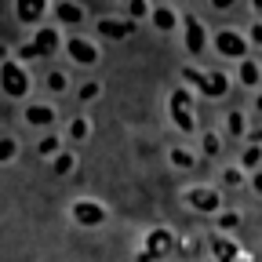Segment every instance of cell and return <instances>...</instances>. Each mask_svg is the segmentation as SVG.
Instances as JSON below:
<instances>
[{"label": "cell", "instance_id": "cell-31", "mask_svg": "<svg viewBox=\"0 0 262 262\" xmlns=\"http://www.w3.org/2000/svg\"><path fill=\"white\" fill-rule=\"evenodd\" d=\"M248 182H251V189H255V193H262V168H258V171H251V175H248Z\"/></svg>", "mask_w": 262, "mask_h": 262}, {"label": "cell", "instance_id": "cell-24", "mask_svg": "<svg viewBox=\"0 0 262 262\" xmlns=\"http://www.w3.org/2000/svg\"><path fill=\"white\" fill-rule=\"evenodd\" d=\"M98 95H102V80H84V84L77 88V98H80V102H95Z\"/></svg>", "mask_w": 262, "mask_h": 262}, {"label": "cell", "instance_id": "cell-16", "mask_svg": "<svg viewBox=\"0 0 262 262\" xmlns=\"http://www.w3.org/2000/svg\"><path fill=\"white\" fill-rule=\"evenodd\" d=\"M88 135H91V120H88V117H73L70 127H66V139H70L73 146H80Z\"/></svg>", "mask_w": 262, "mask_h": 262}, {"label": "cell", "instance_id": "cell-38", "mask_svg": "<svg viewBox=\"0 0 262 262\" xmlns=\"http://www.w3.org/2000/svg\"><path fill=\"white\" fill-rule=\"evenodd\" d=\"M110 4H124V0H110Z\"/></svg>", "mask_w": 262, "mask_h": 262}, {"label": "cell", "instance_id": "cell-35", "mask_svg": "<svg viewBox=\"0 0 262 262\" xmlns=\"http://www.w3.org/2000/svg\"><path fill=\"white\" fill-rule=\"evenodd\" d=\"M251 11H255V18H262V0H251Z\"/></svg>", "mask_w": 262, "mask_h": 262}, {"label": "cell", "instance_id": "cell-11", "mask_svg": "<svg viewBox=\"0 0 262 262\" xmlns=\"http://www.w3.org/2000/svg\"><path fill=\"white\" fill-rule=\"evenodd\" d=\"M149 26H153L157 33H164V37H171L175 29H182V15L175 11V4H171V0H164V4H153Z\"/></svg>", "mask_w": 262, "mask_h": 262}, {"label": "cell", "instance_id": "cell-28", "mask_svg": "<svg viewBox=\"0 0 262 262\" xmlns=\"http://www.w3.org/2000/svg\"><path fill=\"white\" fill-rule=\"evenodd\" d=\"M241 226V215L237 211H222L219 215V229H226V233H229V229H237Z\"/></svg>", "mask_w": 262, "mask_h": 262}, {"label": "cell", "instance_id": "cell-4", "mask_svg": "<svg viewBox=\"0 0 262 262\" xmlns=\"http://www.w3.org/2000/svg\"><path fill=\"white\" fill-rule=\"evenodd\" d=\"M168 117H171V124L182 131V135H193L196 131V106H193V91L186 84H179L168 95Z\"/></svg>", "mask_w": 262, "mask_h": 262}, {"label": "cell", "instance_id": "cell-19", "mask_svg": "<svg viewBox=\"0 0 262 262\" xmlns=\"http://www.w3.org/2000/svg\"><path fill=\"white\" fill-rule=\"evenodd\" d=\"M124 8H127V18L131 22H142L153 15V0H124Z\"/></svg>", "mask_w": 262, "mask_h": 262}, {"label": "cell", "instance_id": "cell-30", "mask_svg": "<svg viewBox=\"0 0 262 262\" xmlns=\"http://www.w3.org/2000/svg\"><path fill=\"white\" fill-rule=\"evenodd\" d=\"M248 40H251L255 48H262V18H255V22L248 26Z\"/></svg>", "mask_w": 262, "mask_h": 262}, {"label": "cell", "instance_id": "cell-22", "mask_svg": "<svg viewBox=\"0 0 262 262\" xmlns=\"http://www.w3.org/2000/svg\"><path fill=\"white\" fill-rule=\"evenodd\" d=\"M211 248H215V255H219V262H233V258H237V255H241V251H237V244H233V241H229V244H226V241H222V237H215V241H211Z\"/></svg>", "mask_w": 262, "mask_h": 262}, {"label": "cell", "instance_id": "cell-9", "mask_svg": "<svg viewBox=\"0 0 262 262\" xmlns=\"http://www.w3.org/2000/svg\"><path fill=\"white\" fill-rule=\"evenodd\" d=\"M182 40H186V51L189 55H201L208 44H211V37H208V26L196 18V15H182Z\"/></svg>", "mask_w": 262, "mask_h": 262}, {"label": "cell", "instance_id": "cell-29", "mask_svg": "<svg viewBox=\"0 0 262 262\" xmlns=\"http://www.w3.org/2000/svg\"><path fill=\"white\" fill-rule=\"evenodd\" d=\"M171 160L179 164V168H193V157H189L182 146H171Z\"/></svg>", "mask_w": 262, "mask_h": 262}, {"label": "cell", "instance_id": "cell-36", "mask_svg": "<svg viewBox=\"0 0 262 262\" xmlns=\"http://www.w3.org/2000/svg\"><path fill=\"white\" fill-rule=\"evenodd\" d=\"M255 110H258V113H262V88H258V91H255Z\"/></svg>", "mask_w": 262, "mask_h": 262}, {"label": "cell", "instance_id": "cell-7", "mask_svg": "<svg viewBox=\"0 0 262 262\" xmlns=\"http://www.w3.org/2000/svg\"><path fill=\"white\" fill-rule=\"evenodd\" d=\"M135 29H139V22H131L127 15H102V18H95V33L102 40H127V37H135Z\"/></svg>", "mask_w": 262, "mask_h": 262}, {"label": "cell", "instance_id": "cell-15", "mask_svg": "<svg viewBox=\"0 0 262 262\" xmlns=\"http://www.w3.org/2000/svg\"><path fill=\"white\" fill-rule=\"evenodd\" d=\"M189 208H193V211L211 215V211H219V208H222V196H219L215 189H208V186H196V189H189Z\"/></svg>", "mask_w": 262, "mask_h": 262}, {"label": "cell", "instance_id": "cell-10", "mask_svg": "<svg viewBox=\"0 0 262 262\" xmlns=\"http://www.w3.org/2000/svg\"><path fill=\"white\" fill-rule=\"evenodd\" d=\"M48 15H51V0H15V18L29 29L44 26Z\"/></svg>", "mask_w": 262, "mask_h": 262}, {"label": "cell", "instance_id": "cell-18", "mask_svg": "<svg viewBox=\"0 0 262 262\" xmlns=\"http://www.w3.org/2000/svg\"><path fill=\"white\" fill-rule=\"evenodd\" d=\"M241 168H244L248 175L262 168V146H255V142H248V146H244V153H241Z\"/></svg>", "mask_w": 262, "mask_h": 262}, {"label": "cell", "instance_id": "cell-32", "mask_svg": "<svg viewBox=\"0 0 262 262\" xmlns=\"http://www.w3.org/2000/svg\"><path fill=\"white\" fill-rule=\"evenodd\" d=\"M208 4H211L215 11H229V8H233V4H237V0H208Z\"/></svg>", "mask_w": 262, "mask_h": 262}, {"label": "cell", "instance_id": "cell-23", "mask_svg": "<svg viewBox=\"0 0 262 262\" xmlns=\"http://www.w3.org/2000/svg\"><path fill=\"white\" fill-rule=\"evenodd\" d=\"M201 153L204 157H219L222 153V139L215 135V131H204V135H201Z\"/></svg>", "mask_w": 262, "mask_h": 262}, {"label": "cell", "instance_id": "cell-3", "mask_svg": "<svg viewBox=\"0 0 262 262\" xmlns=\"http://www.w3.org/2000/svg\"><path fill=\"white\" fill-rule=\"evenodd\" d=\"M0 91H4L8 98H18V102H26L29 91H33V77H29V66L18 62L15 55L8 62H0Z\"/></svg>", "mask_w": 262, "mask_h": 262}, {"label": "cell", "instance_id": "cell-14", "mask_svg": "<svg viewBox=\"0 0 262 262\" xmlns=\"http://www.w3.org/2000/svg\"><path fill=\"white\" fill-rule=\"evenodd\" d=\"M106 215H110V211L98 204V201H77V204H73V219H77L80 226H102Z\"/></svg>", "mask_w": 262, "mask_h": 262}, {"label": "cell", "instance_id": "cell-25", "mask_svg": "<svg viewBox=\"0 0 262 262\" xmlns=\"http://www.w3.org/2000/svg\"><path fill=\"white\" fill-rule=\"evenodd\" d=\"M226 131H229V135H248V124H244V113H237V110H229V113H226Z\"/></svg>", "mask_w": 262, "mask_h": 262}, {"label": "cell", "instance_id": "cell-27", "mask_svg": "<svg viewBox=\"0 0 262 262\" xmlns=\"http://www.w3.org/2000/svg\"><path fill=\"white\" fill-rule=\"evenodd\" d=\"M244 179H248L244 168H226V171H222V182H226V186H244Z\"/></svg>", "mask_w": 262, "mask_h": 262}, {"label": "cell", "instance_id": "cell-1", "mask_svg": "<svg viewBox=\"0 0 262 262\" xmlns=\"http://www.w3.org/2000/svg\"><path fill=\"white\" fill-rule=\"evenodd\" d=\"M62 44H66V33H62V26H55V22H44V26H37L29 33V40L15 51V58L18 62H37V58H51L55 51H62Z\"/></svg>", "mask_w": 262, "mask_h": 262}, {"label": "cell", "instance_id": "cell-2", "mask_svg": "<svg viewBox=\"0 0 262 262\" xmlns=\"http://www.w3.org/2000/svg\"><path fill=\"white\" fill-rule=\"evenodd\" d=\"M179 77L193 95H204V98H222L229 95V84H233L226 70H196V66H182Z\"/></svg>", "mask_w": 262, "mask_h": 262}, {"label": "cell", "instance_id": "cell-13", "mask_svg": "<svg viewBox=\"0 0 262 262\" xmlns=\"http://www.w3.org/2000/svg\"><path fill=\"white\" fill-rule=\"evenodd\" d=\"M237 84L241 88H248V91H258L262 88V66H258V58H241L237 62Z\"/></svg>", "mask_w": 262, "mask_h": 262}, {"label": "cell", "instance_id": "cell-34", "mask_svg": "<svg viewBox=\"0 0 262 262\" xmlns=\"http://www.w3.org/2000/svg\"><path fill=\"white\" fill-rule=\"evenodd\" d=\"M11 55H15V51H11V48H8V44H0V62H8V58H11Z\"/></svg>", "mask_w": 262, "mask_h": 262}, {"label": "cell", "instance_id": "cell-12", "mask_svg": "<svg viewBox=\"0 0 262 262\" xmlns=\"http://www.w3.org/2000/svg\"><path fill=\"white\" fill-rule=\"evenodd\" d=\"M22 117H26V124H29V127H44V131L58 124V110H55L51 102H26Z\"/></svg>", "mask_w": 262, "mask_h": 262}, {"label": "cell", "instance_id": "cell-26", "mask_svg": "<svg viewBox=\"0 0 262 262\" xmlns=\"http://www.w3.org/2000/svg\"><path fill=\"white\" fill-rule=\"evenodd\" d=\"M15 157H18V142L11 135H4V139H0V164H11Z\"/></svg>", "mask_w": 262, "mask_h": 262}, {"label": "cell", "instance_id": "cell-5", "mask_svg": "<svg viewBox=\"0 0 262 262\" xmlns=\"http://www.w3.org/2000/svg\"><path fill=\"white\" fill-rule=\"evenodd\" d=\"M62 51L73 66H80V70H91V66L102 62V48H98V40L88 37V33H66Z\"/></svg>", "mask_w": 262, "mask_h": 262}, {"label": "cell", "instance_id": "cell-6", "mask_svg": "<svg viewBox=\"0 0 262 262\" xmlns=\"http://www.w3.org/2000/svg\"><path fill=\"white\" fill-rule=\"evenodd\" d=\"M211 48H215V55L219 58H229V62H241V58H248L251 55V40H248V33H241V29H229V26H222V29H215L211 33Z\"/></svg>", "mask_w": 262, "mask_h": 262}, {"label": "cell", "instance_id": "cell-17", "mask_svg": "<svg viewBox=\"0 0 262 262\" xmlns=\"http://www.w3.org/2000/svg\"><path fill=\"white\" fill-rule=\"evenodd\" d=\"M44 88H48L51 95L70 91V73H66V70H48V73H44Z\"/></svg>", "mask_w": 262, "mask_h": 262}, {"label": "cell", "instance_id": "cell-33", "mask_svg": "<svg viewBox=\"0 0 262 262\" xmlns=\"http://www.w3.org/2000/svg\"><path fill=\"white\" fill-rule=\"evenodd\" d=\"M248 142H255V146H262V127H255V131H248Z\"/></svg>", "mask_w": 262, "mask_h": 262}, {"label": "cell", "instance_id": "cell-37", "mask_svg": "<svg viewBox=\"0 0 262 262\" xmlns=\"http://www.w3.org/2000/svg\"><path fill=\"white\" fill-rule=\"evenodd\" d=\"M171 4H193V0H171Z\"/></svg>", "mask_w": 262, "mask_h": 262}, {"label": "cell", "instance_id": "cell-21", "mask_svg": "<svg viewBox=\"0 0 262 262\" xmlns=\"http://www.w3.org/2000/svg\"><path fill=\"white\" fill-rule=\"evenodd\" d=\"M37 153H40V157H48V160H51V157H58V153H62V139L48 131V135L37 142Z\"/></svg>", "mask_w": 262, "mask_h": 262}, {"label": "cell", "instance_id": "cell-8", "mask_svg": "<svg viewBox=\"0 0 262 262\" xmlns=\"http://www.w3.org/2000/svg\"><path fill=\"white\" fill-rule=\"evenodd\" d=\"M88 18L84 4H77V0H51V22L62 26V29H80Z\"/></svg>", "mask_w": 262, "mask_h": 262}, {"label": "cell", "instance_id": "cell-20", "mask_svg": "<svg viewBox=\"0 0 262 262\" xmlns=\"http://www.w3.org/2000/svg\"><path fill=\"white\" fill-rule=\"evenodd\" d=\"M51 164H55V175H73V168H77V153H73V149H62L58 157H51Z\"/></svg>", "mask_w": 262, "mask_h": 262}]
</instances>
